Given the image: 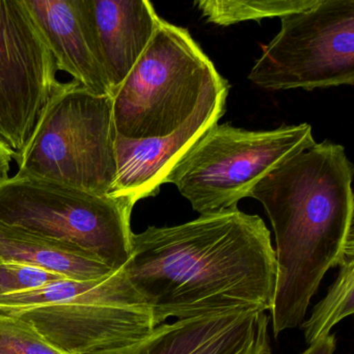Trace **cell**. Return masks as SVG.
Here are the masks:
<instances>
[{
	"label": "cell",
	"instance_id": "5bb4252c",
	"mask_svg": "<svg viewBox=\"0 0 354 354\" xmlns=\"http://www.w3.org/2000/svg\"><path fill=\"white\" fill-rule=\"evenodd\" d=\"M0 260L40 267L73 281L102 279L115 269L78 246L0 223Z\"/></svg>",
	"mask_w": 354,
	"mask_h": 354
},
{
	"label": "cell",
	"instance_id": "52a82bcc",
	"mask_svg": "<svg viewBox=\"0 0 354 354\" xmlns=\"http://www.w3.org/2000/svg\"><path fill=\"white\" fill-rule=\"evenodd\" d=\"M134 205L19 173L0 183V223L78 246L115 270L131 257Z\"/></svg>",
	"mask_w": 354,
	"mask_h": 354
},
{
	"label": "cell",
	"instance_id": "5b68a950",
	"mask_svg": "<svg viewBox=\"0 0 354 354\" xmlns=\"http://www.w3.org/2000/svg\"><path fill=\"white\" fill-rule=\"evenodd\" d=\"M113 97L69 82L45 109L19 158L22 175L107 196L115 178Z\"/></svg>",
	"mask_w": 354,
	"mask_h": 354
},
{
	"label": "cell",
	"instance_id": "4fadbf2b",
	"mask_svg": "<svg viewBox=\"0 0 354 354\" xmlns=\"http://www.w3.org/2000/svg\"><path fill=\"white\" fill-rule=\"evenodd\" d=\"M111 97L152 40L161 18L148 0H91Z\"/></svg>",
	"mask_w": 354,
	"mask_h": 354
},
{
	"label": "cell",
	"instance_id": "9a60e30c",
	"mask_svg": "<svg viewBox=\"0 0 354 354\" xmlns=\"http://www.w3.org/2000/svg\"><path fill=\"white\" fill-rule=\"evenodd\" d=\"M319 0H202L194 5L207 22L221 26L248 20L283 18L315 7Z\"/></svg>",
	"mask_w": 354,
	"mask_h": 354
},
{
	"label": "cell",
	"instance_id": "277c9868",
	"mask_svg": "<svg viewBox=\"0 0 354 354\" xmlns=\"http://www.w3.org/2000/svg\"><path fill=\"white\" fill-rule=\"evenodd\" d=\"M229 84L185 28L161 19L146 50L113 96L117 134L132 140L177 131Z\"/></svg>",
	"mask_w": 354,
	"mask_h": 354
},
{
	"label": "cell",
	"instance_id": "30bf717a",
	"mask_svg": "<svg viewBox=\"0 0 354 354\" xmlns=\"http://www.w3.org/2000/svg\"><path fill=\"white\" fill-rule=\"evenodd\" d=\"M225 100L203 105L181 128L167 136L132 140L117 134L115 178L107 196L128 198L136 204L158 194L178 161L223 117Z\"/></svg>",
	"mask_w": 354,
	"mask_h": 354
},
{
	"label": "cell",
	"instance_id": "ac0fdd59",
	"mask_svg": "<svg viewBox=\"0 0 354 354\" xmlns=\"http://www.w3.org/2000/svg\"><path fill=\"white\" fill-rule=\"evenodd\" d=\"M65 279L34 265L0 260V295L32 291Z\"/></svg>",
	"mask_w": 354,
	"mask_h": 354
},
{
	"label": "cell",
	"instance_id": "e0dca14e",
	"mask_svg": "<svg viewBox=\"0 0 354 354\" xmlns=\"http://www.w3.org/2000/svg\"><path fill=\"white\" fill-rule=\"evenodd\" d=\"M0 354H64L18 317L0 314Z\"/></svg>",
	"mask_w": 354,
	"mask_h": 354
},
{
	"label": "cell",
	"instance_id": "7c38bea8",
	"mask_svg": "<svg viewBox=\"0 0 354 354\" xmlns=\"http://www.w3.org/2000/svg\"><path fill=\"white\" fill-rule=\"evenodd\" d=\"M265 312H237L182 319L158 325L147 339V354H243L270 346Z\"/></svg>",
	"mask_w": 354,
	"mask_h": 354
},
{
	"label": "cell",
	"instance_id": "8992f818",
	"mask_svg": "<svg viewBox=\"0 0 354 354\" xmlns=\"http://www.w3.org/2000/svg\"><path fill=\"white\" fill-rule=\"evenodd\" d=\"M316 144L308 124L250 131L215 124L178 161L165 183L201 215L237 209L269 171Z\"/></svg>",
	"mask_w": 354,
	"mask_h": 354
},
{
	"label": "cell",
	"instance_id": "ba28073f",
	"mask_svg": "<svg viewBox=\"0 0 354 354\" xmlns=\"http://www.w3.org/2000/svg\"><path fill=\"white\" fill-rule=\"evenodd\" d=\"M281 21L248 76L254 84L310 91L354 84V0H319Z\"/></svg>",
	"mask_w": 354,
	"mask_h": 354
},
{
	"label": "cell",
	"instance_id": "ffe728a7",
	"mask_svg": "<svg viewBox=\"0 0 354 354\" xmlns=\"http://www.w3.org/2000/svg\"><path fill=\"white\" fill-rule=\"evenodd\" d=\"M243 354H271V348L270 346H258L244 352Z\"/></svg>",
	"mask_w": 354,
	"mask_h": 354
},
{
	"label": "cell",
	"instance_id": "2e32d148",
	"mask_svg": "<svg viewBox=\"0 0 354 354\" xmlns=\"http://www.w3.org/2000/svg\"><path fill=\"white\" fill-rule=\"evenodd\" d=\"M339 267L337 279L302 324L308 344L330 335L335 324L353 314L354 258L348 259Z\"/></svg>",
	"mask_w": 354,
	"mask_h": 354
},
{
	"label": "cell",
	"instance_id": "9c48e42d",
	"mask_svg": "<svg viewBox=\"0 0 354 354\" xmlns=\"http://www.w3.org/2000/svg\"><path fill=\"white\" fill-rule=\"evenodd\" d=\"M24 0H0V144L19 158L53 99L67 88Z\"/></svg>",
	"mask_w": 354,
	"mask_h": 354
},
{
	"label": "cell",
	"instance_id": "6da1fadb",
	"mask_svg": "<svg viewBox=\"0 0 354 354\" xmlns=\"http://www.w3.org/2000/svg\"><path fill=\"white\" fill-rule=\"evenodd\" d=\"M155 326L178 320L272 308L277 260L258 215L223 211L132 236L123 267Z\"/></svg>",
	"mask_w": 354,
	"mask_h": 354
},
{
	"label": "cell",
	"instance_id": "3957f363",
	"mask_svg": "<svg viewBox=\"0 0 354 354\" xmlns=\"http://www.w3.org/2000/svg\"><path fill=\"white\" fill-rule=\"evenodd\" d=\"M0 314L26 321L64 354H147L156 327L123 268L102 279L1 294Z\"/></svg>",
	"mask_w": 354,
	"mask_h": 354
},
{
	"label": "cell",
	"instance_id": "7a4b0ae2",
	"mask_svg": "<svg viewBox=\"0 0 354 354\" xmlns=\"http://www.w3.org/2000/svg\"><path fill=\"white\" fill-rule=\"evenodd\" d=\"M352 178L344 147L325 140L277 165L250 192L275 234L274 337L301 323L329 268L354 258Z\"/></svg>",
	"mask_w": 354,
	"mask_h": 354
},
{
	"label": "cell",
	"instance_id": "8fae6325",
	"mask_svg": "<svg viewBox=\"0 0 354 354\" xmlns=\"http://www.w3.org/2000/svg\"><path fill=\"white\" fill-rule=\"evenodd\" d=\"M55 57L88 92L111 96L91 0H24Z\"/></svg>",
	"mask_w": 354,
	"mask_h": 354
},
{
	"label": "cell",
	"instance_id": "d6986e66",
	"mask_svg": "<svg viewBox=\"0 0 354 354\" xmlns=\"http://www.w3.org/2000/svg\"><path fill=\"white\" fill-rule=\"evenodd\" d=\"M335 350V337L333 335L321 337L310 344V347L302 354H333Z\"/></svg>",
	"mask_w": 354,
	"mask_h": 354
}]
</instances>
